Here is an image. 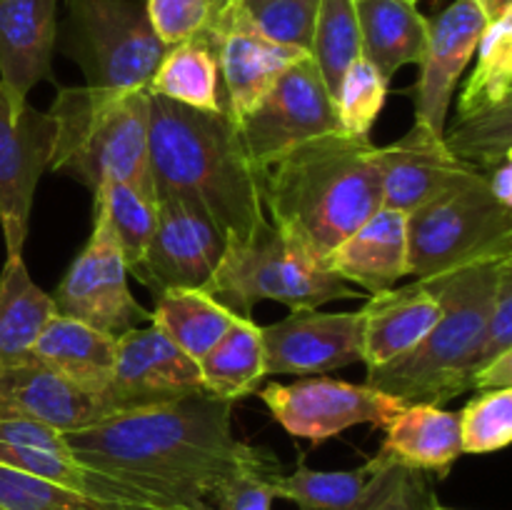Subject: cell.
Wrapping results in <instances>:
<instances>
[{"label":"cell","instance_id":"cell-1","mask_svg":"<svg viewBox=\"0 0 512 510\" xmlns=\"http://www.w3.org/2000/svg\"><path fill=\"white\" fill-rule=\"evenodd\" d=\"M233 405L193 393L108 415L65 433L85 468L138 488L163 508L210 510L215 488L235 470L273 455L235 435Z\"/></svg>","mask_w":512,"mask_h":510},{"label":"cell","instance_id":"cell-2","mask_svg":"<svg viewBox=\"0 0 512 510\" xmlns=\"http://www.w3.org/2000/svg\"><path fill=\"white\" fill-rule=\"evenodd\" d=\"M378 148L343 130L315 135L258 170L265 218L313 260L323 263L378 208Z\"/></svg>","mask_w":512,"mask_h":510},{"label":"cell","instance_id":"cell-3","mask_svg":"<svg viewBox=\"0 0 512 510\" xmlns=\"http://www.w3.org/2000/svg\"><path fill=\"white\" fill-rule=\"evenodd\" d=\"M148 158L155 195L203 205L228 238H245L265 220L258 170L225 113L150 95Z\"/></svg>","mask_w":512,"mask_h":510},{"label":"cell","instance_id":"cell-4","mask_svg":"<svg viewBox=\"0 0 512 510\" xmlns=\"http://www.w3.org/2000/svg\"><path fill=\"white\" fill-rule=\"evenodd\" d=\"M503 260L465 265L423 280L443 308L438 323L418 348L385 368L368 370L365 383L403 405L428 403L443 408L468 393L470 365L493 308Z\"/></svg>","mask_w":512,"mask_h":510},{"label":"cell","instance_id":"cell-5","mask_svg":"<svg viewBox=\"0 0 512 510\" xmlns=\"http://www.w3.org/2000/svg\"><path fill=\"white\" fill-rule=\"evenodd\" d=\"M53 123L48 168L95 193L103 183H130L155 193L148 158L150 93L60 85L48 108Z\"/></svg>","mask_w":512,"mask_h":510},{"label":"cell","instance_id":"cell-6","mask_svg":"<svg viewBox=\"0 0 512 510\" xmlns=\"http://www.w3.org/2000/svg\"><path fill=\"white\" fill-rule=\"evenodd\" d=\"M203 290L238 318H253V308L263 300L300 310L360 298L358 288L310 258L268 218L245 238H228L223 260Z\"/></svg>","mask_w":512,"mask_h":510},{"label":"cell","instance_id":"cell-7","mask_svg":"<svg viewBox=\"0 0 512 510\" xmlns=\"http://www.w3.org/2000/svg\"><path fill=\"white\" fill-rule=\"evenodd\" d=\"M503 258H512V210L495 200L485 178L408 215V275L415 280Z\"/></svg>","mask_w":512,"mask_h":510},{"label":"cell","instance_id":"cell-8","mask_svg":"<svg viewBox=\"0 0 512 510\" xmlns=\"http://www.w3.org/2000/svg\"><path fill=\"white\" fill-rule=\"evenodd\" d=\"M60 50L80 65L85 85L148 90L168 45L160 43L145 0H65Z\"/></svg>","mask_w":512,"mask_h":510},{"label":"cell","instance_id":"cell-9","mask_svg":"<svg viewBox=\"0 0 512 510\" xmlns=\"http://www.w3.org/2000/svg\"><path fill=\"white\" fill-rule=\"evenodd\" d=\"M128 278V265L108 213L93 198V230L53 293L55 313L120 338L130 328L150 323V310L135 300Z\"/></svg>","mask_w":512,"mask_h":510},{"label":"cell","instance_id":"cell-10","mask_svg":"<svg viewBox=\"0 0 512 510\" xmlns=\"http://www.w3.org/2000/svg\"><path fill=\"white\" fill-rule=\"evenodd\" d=\"M235 128L255 170H260L293 145L340 130V123L333 95L313 58L303 55L273 80L260 103Z\"/></svg>","mask_w":512,"mask_h":510},{"label":"cell","instance_id":"cell-11","mask_svg":"<svg viewBox=\"0 0 512 510\" xmlns=\"http://www.w3.org/2000/svg\"><path fill=\"white\" fill-rule=\"evenodd\" d=\"M258 395L285 433L313 445L338 438L353 425L385 428L403 408L398 398H390L368 383H345L328 375H310L295 383H268Z\"/></svg>","mask_w":512,"mask_h":510},{"label":"cell","instance_id":"cell-12","mask_svg":"<svg viewBox=\"0 0 512 510\" xmlns=\"http://www.w3.org/2000/svg\"><path fill=\"white\" fill-rule=\"evenodd\" d=\"M155 205V233L133 278L155 295L173 288H205L223 260L228 235L193 200L155 195Z\"/></svg>","mask_w":512,"mask_h":510},{"label":"cell","instance_id":"cell-13","mask_svg":"<svg viewBox=\"0 0 512 510\" xmlns=\"http://www.w3.org/2000/svg\"><path fill=\"white\" fill-rule=\"evenodd\" d=\"M53 123L28 103H15L0 83V228L5 253L23 255L35 188L48 170Z\"/></svg>","mask_w":512,"mask_h":510},{"label":"cell","instance_id":"cell-14","mask_svg":"<svg viewBox=\"0 0 512 510\" xmlns=\"http://www.w3.org/2000/svg\"><path fill=\"white\" fill-rule=\"evenodd\" d=\"M193 393H205L198 363L170 343L153 323L130 328L115 340L113 380L100 395L108 415Z\"/></svg>","mask_w":512,"mask_h":510},{"label":"cell","instance_id":"cell-15","mask_svg":"<svg viewBox=\"0 0 512 510\" xmlns=\"http://www.w3.org/2000/svg\"><path fill=\"white\" fill-rule=\"evenodd\" d=\"M363 323V308L353 313L290 310L283 320L260 328L265 373L310 378L363 363Z\"/></svg>","mask_w":512,"mask_h":510},{"label":"cell","instance_id":"cell-16","mask_svg":"<svg viewBox=\"0 0 512 510\" xmlns=\"http://www.w3.org/2000/svg\"><path fill=\"white\" fill-rule=\"evenodd\" d=\"M205 38L213 43L223 85V110L235 125L260 103L273 80L308 53L270 43L240 13L238 3L210 13Z\"/></svg>","mask_w":512,"mask_h":510},{"label":"cell","instance_id":"cell-17","mask_svg":"<svg viewBox=\"0 0 512 510\" xmlns=\"http://www.w3.org/2000/svg\"><path fill=\"white\" fill-rule=\"evenodd\" d=\"M485 18L475 0H455L435 20H430L428 43L420 58V78L413 88L415 125L443 138L450 103L460 75L478 50Z\"/></svg>","mask_w":512,"mask_h":510},{"label":"cell","instance_id":"cell-18","mask_svg":"<svg viewBox=\"0 0 512 510\" xmlns=\"http://www.w3.org/2000/svg\"><path fill=\"white\" fill-rule=\"evenodd\" d=\"M378 163L383 208L405 215L450 190L485 178V173L460 163L445 148L443 138L415 123L393 145L378 148Z\"/></svg>","mask_w":512,"mask_h":510},{"label":"cell","instance_id":"cell-19","mask_svg":"<svg viewBox=\"0 0 512 510\" xmlns=\"http://www.w3.org/2000/svg\"><path fill=\"white\" fill-rule=\"evenodd\" d=\"M108 418L103 400L45 368L33 355L0 360V420H38L60 433Z\"/></svg>","mask_w":512,"mask_h":510},{"label":"cell","instance_id":"cell-20","mask_svg":"<svg viewBox=\"0 0 512 510\" xmlns=\"http://www.w3.org/2000/svg\"><path fill=\"white\" fill-rule=\"evenodd\" d=\"M58 0H0V83L15 103L53 78Z\"/></svg>","mask_w":512,"mask_h":510},{"label":"cell","instance_id":"cell-21","mask_svg":"<svg viewBox=\"0 0 512 510\" xmlns=\"http://www.w3.org/2000/svg\"><path fill=\"white\" fill-rule=\"evenodd\" d=\"M323 265L368 295L395 288L408 275V215L378 208L330 250Z\"/></svg>","mask_w":512,"mask_h":510},{"label":"cell","instance_id":"cell-22","mask_svg":"<svg viewBox=\"0 0 512 510\" xmlns=\"http://www.w3.org/2000/svg\"><path fill=\"white\" fill-rule=\"evenodd\" d=\"M438 298L423 280H413L403 288L370 295L363 305V363L368 370H378L403 358L423 343L425 335L438 323Z\"/></svg>","mask_w":512,"mask_h":510},{"label":"cell","instance_id":"cell-23","mask_svg":"<svg viewBox=\"0 0 512 510\" xmlns=\"http://www.w3.org/2000/svg\"><path fill=\"white\" fill-rule=\"evenodd\" d=\"M383 430V443L370 458L373 463H398L420 473L448 478L463 455L460 415L455 410L428 403L403 405Z\"/></svg>","mask_w":512,"mask_h":510},{"label":"cell","instance_id":"cell-24","mask_svg":"<svg viewBox=\"0 0 512 510\" xmlns=\"http://www.w3.org/2000/svg\"><path fill=\"white\" fill-rule=\"evenodd\" d=\"M115 340L93 325L53 315L30 355L78 390L100 398L113 380Z\"/></svg>","mask_w":512,"mask_h":510},{"label":"cell","instance_id":"cell-25","mask_svg":"<svg viewBox=\"0 0 512 510\" xmlns=\"http://www.w3.org/2000/svg\"><path fill=\"white\" fill-rule=\"evenodd\" d=\"M360 58L388 80L405 65H418L428 43L430 20L405 0H355Z\"/></svg>","mask_w":512,"mask_h":510},{"label":"cell","instance_id":"cell-26","mask_svg":"<svg viewBox=\"0 0 512 510\" xmlns=\"http://www.w3.org/2000/svg\"><path fill=\"white\" fill-rule=\"evenodd\" d=\"M148 93L205 113H225L220 65L213 43L203 33L170 45L148 83Z\"/></svg>","mask_w":512,"mask_h":510},{"label":"cell","instance_id":"cell-27","mask_svg":"<svg viewBox=\"0 0 512 510\" xmlns=\"http://www.w3.org/2000/svg\"><path fill=\"white\" fill-rule=\"evenodd\" d=\"M238 320L220 300L203 288H173L158 295L150 323L198 363Z\"/></svg>","mask_w":512,"mask_h":510},{"label":"cell","instance_id":"cell-28","mask_svg":"<svg viewBox=\"0 0 512 510\" xmlns=\"http://www.w3.org/2000/svg\"><path fill=\"white\" fill-rule=\"evenodd\" d=\"M205 393L235 403L258 393L265 373L263 330L253 318H238L233 328L198 360Z\"/></svg>","mask_w":512,"mask_h":510},{"label":"cell","instance_id":"cell-29","mask_svg":"<svg viewBox=\"0 0 512 510\" xmlns=\"http://www.w3.org/2000/svg\"><path fill=\"white\" fill-rule=\"evenodd\" d=\"M53 315V295L30 278L23 255H8L0 273V360L28 358Z\"/></svg>","mask_w":512,"mask_h":510},{"label":"cell","instance_id":"cell-30","mask_svg":"<svg viewBox=\"0 0 512 510\" xmlns=\"http://www.w3.org/2000/svg\"><path fill=\"white\" fill-rule=\"evenodd\" d=\"M443 143L460 163L488 173L512 158V100L458 113L443 130Z\"/></svg>","mask_w":512,"mask_h":510},{"label":"cell","instance_id":"cell-31","mask_svg":"<svg viewBox=\"0 0 512 510\" xmlns=\"http://www.w3.org/2000/svg\"><path fill=\"white\" fill-rule=\"evenodd\" d=\"M512 100V13L485 25L475 68L458 95V113Z\"/></svg>","mask_w":512,"mask_h":510},{"label":"cell","instance_id":"cell-32","mask_svg":"<svg viewBox=\"0 0 512 510\" xmlns=\"http://www.w3.org/2000/svg\"><path fill=\"white\" fill-rule=\"evenodd\" d=\"M310 58H313L325 88L335 100V90L343 80V73L353 60L360 58V28L355 0H318Z\"/></svg>","mask_w":512,"mask_h":510},{"label":"cell","instance_id":"cell-33","mask_svg":"<svg viewBox=\"0 0 512 510\" xmlns=\"http://www.w3.org/2000/svg\"><path fill=\"white\" fill-rule=\"evenodd\" d=\"M93 198L103 203L120 250H123L128 273L135 275L143 265L145 250L155 233V220H158L155 193L130 183H103L95 190Z\"/></svg>","mask_w":512,"mask_h":510},{"label":"cell","instance_id":"cell-34","mask_svg":"<svg viewBox=\"0 0 512 510\" xmlns=\"http://www.w3.org/2000/svg\"><path fill=\"white\" fill-rule=\"evenodd\" d=\"M368 465L355 470H313L300 463L293 473L275 475V498L288 500L300 510H345L363 490Z\"/></svg>","mask_w":512,"mask_h":510},{"label":"cell","instance_id":"cell-35","mask_svg":"<svg viewBox=\"0 0 512 510\" xmlns=\"http://www.w3.org/2000/svg\"><path fill=\"white\" fill-rule=\"evenodd\" d=\"M365 465L370 470L368 480L345 510H430L435 505L428 473L398 463L368 460Z\"/></svg>","mask_w":512,"mask_h":510},{"label":"cell","instance_id":"cell-36","mask_svg":"<svg viewBox=\"0 0 512 510\" xmlns=\"http://www.w3.org/2000/svg\"><path fill=\"white\" fill-rule=\"evenodd\" d=\"M388 90L390 80L373 63L365 58L353 60L335 90L340 130L358 138H370V130L388 100Z\"/></svg>","mask_w":512,"mask_h":510},{"label":"cell","instance_id":"cell-37","mask_svg":"<svg viewBox=\"0 0 512 510\" xmlns=\"http://www.w3.org/2000/svg\"><path fill=\"white\" fill-rule=\"evenodd\" d=\"M235 3L245 20L270 43L310 55L318 0H235Z\"/></svg>","mask_w":512,"mask_h":510},{"label":"cell","instance_id":"cell-38","mask_svg":"<svg viewBox=\"0 0 512 510\" xmlns=\"http://www.w3.org/2000/svg\"><path fill=\"white\" fill-rule=\"evenodd\" d=\"M0 510H135L103 503L0 463Z\"/></svg>","mask_w":512,"mask_h":510},{"label":"cell","instance_id":"cell-39","mask_svg":"<svg viewBox=\"0 0 512 510\" xmlns=\"http://www.w3.org/2000/svg\"><path fill=\"white\" fill-rule=\"evenodd\" d=\"M463 455H488L512 440V388L480 390L460 410Z\"/></svg>","mask_w":512,"mask_h":510},{"label":"cell","instance_id":"cell-40","mask_svg":"<svg viewBox=\"0 0 512 510\" xmlns=\"http://www.w3.org/2000/svg\"><path fill=\"white\" fill-rule=\"evenodd\" d=\"M275 475H278L275 458L235 470L215 488L210 510H273Z\"/></svg>","mask_w":512,"mask_h":510},{"label":"cell","instance_id":"cell-41","mask_svg":"<svg viewBox=\"0 0 512 510\" xmlns=\"http://www.w3.org/2000/svg\"><path fill=\"white\" fill-rule=\"evenodd\" d=\"M210 0H145V13L163 45H178L203 33L210 23Z\"/></svg>","mask_w":512,"mask_h":510},{"label":"cell","instance_id":"cell-42","mask_svg":"<svg viewBox=\"0 0 512 510\" xmlns=\"http://www.w3.org/2000/svg\"><path fill=\"white\" fill-rule=\"evenodd\" d=\"M510 350H512V258L503 260V265H500L493 308H490L483 335H480V343L478 348H475L473 365H470V380H473L475 370H480L485 363L498 358V355L510 353Z\"/></svg>","mask_w":512,"mask_h":510},{"label":"cell","instance_id":"cell-43","mask_svg":"<svg viewBox=\"0 0 512 510\" xmlns=\"http://www.w3.org/2000/svg\"><path fill=\"white\" fill-rule=\"evenodd\" d=\"M0 443L48 450V453L58 455H73L68 443H65V433L45 423H38V420H0Z\"/></svg>","mask_w":512,"mask_h":510},{"label":"cell","instance_id":"cell-44","mask_svg":"<svg viewBox=\"0 0 512 510\" xmlns=\"http://www.w3.org/2000/svg\"><path fill=\"white\" fill-rule=\"evenodd\" d=\"M500 388H512V350L485 363L480 370H475L473 380H470V390H478V393L480 390Z\"/></svg>","mask_w":512,"mask_h":510},{"label":"cell","instance_id":"cell-45","mask_svg":"<svg viewBox=\"0 0 512 510\" xmlns=\"http://www.w3.org/2000/svg\"><path fill=\"white\" fill-rule=\"evenodd\" d=\"M485 183H488V190L495 195V200L512 210V158L503 160L493 170H488L485 173Z\"/></svg>","mask_w":512,"mask_h":510},{"label":"cell","instance_id":"cell-46","mask_svg":"<svg viewBox=\"0 0 512 510\" xmlns=\"http://www.w3.org/2000/svg\"><path fill=\"white\" fill-rule=\"evenodd\" d=\"M475 5L483 13L485 23H493V20L512 13V0H475Z\"/></svg>","mask_w":512,"mask_h":510},{"label":"cell","instance_id":"cell-47","mask_svg":"<svg viewBox=\"0 0 512 510\" xmlns=\"http://www.w3.org/2000/svg\"><path fill=\"white\" fill-rule=\"evenodd\" d=\"M228 3H233V0H210V5H213V10L225 8V5H228ZM213 10H210V13H213Z\"/></svg>","mask_w":512,"mask_h":510},{"label":"cell","instance_id":"cell-48","mask_svg":"<svg viewBox=\"0 0 512 510\" xmlns=\"http://www.w3.org/2000/svg\"><path fill=\"white\" fill-rule=\"evenodd\" d=\"M430 510H450V508H440V505H438V503H435V505H433V508H430Z\"/></svg>","mask_w":512,"mask_h":510},{"label":"cell","instance_id":"cell-49","mask_svg":"<svg viewBox=\"0 0 512 510\" xmlns=\"http://www.w3.org/2000/svg\"><path fill=\"white\" fill-rule=\"evenodd\" d=\"M405 3H410V5H418L420 0H405Z\"/></svg>","mask_w":512,"mask_h":510},{"label":"cell","instance_id":"cell-50","mask_svg":"<svg viewBox=\"0 0 512 510\" xmlns=\"http://www.w3.org/2000/svg\"><path fill=\"white\" fill-rule=\"evenodd\" d=\"M175 510H183V508H175Z\"/></svg>","mask_w":512,"mask_h":510}]
</instances>
